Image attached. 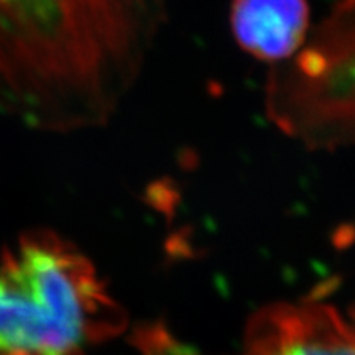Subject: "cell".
Here are the masks:
<instances>
[{
  "instance_id": "obj_1",
  "label": "cell",
  "mask_w": 355,
  "mask_h": 355,
  "mask_svg": "<svg viewBox=\"0 0 355 355\" xmlns=\"http://www.w3.org/2000/svg\"><path fill=\"white\" fill-rule=\"evenodd\" d=\"M166 19V0H0V104L33 127L102 125Z\"/></svg>"
},
{
  "instance_id": "obj_2",
  "label": "cell",
  "mask_w": 355,
  "mask_h": 355,
  "mask_svg": "<svg viewBox=\"0 0 355 355\" xmlns=\"http://www.w3.org/2000/svg\"><path fill=\"white\" fill-rule=\"evenodd\" d=\"M127 327L94 265L56 234L30 232L0 255V355H86Z\"/></svg>"
},
{
  "instance_id": "obj_5",
  "label": "cell",
  "mask_w": 355,
  "mask_h": 355,
  "mask_svg": "<svg viewBox=\"0 0 355 355\" xmlns=\"http://www.w3.org/2000/svg\"><path fill=\"white\" fill-rule=\"evenodd\" d=\"M309 17L308 0H232L230 28L243 51L273 64L303 46Z\"/></svg>"
},
{
  "instance_id": "obj_6",
  "label": "cell",
  "mask_w": 355,
  "mask_h": 355,
  "mask_svg": "<svg viewBox=\"0 0 355 355\" xmlns=\"http://www.w3.org/2000/svg\"><path fill=\"white\" fill-rule=\"evenodd\" d=\"M340 6L344 7H350V8H355V0H339Z\"/></svg>"
},
{
  "instance_id": "obj_3",
  "label": "cell",
  "mask_w": 355,
  "mask_h": 355,
  "mask_svg": "<svg viewBox=\"0 0 355 355\" xmlns=\"http://www.w3.org/2000/svg\"><path fill=\"white\" fill-rule=\"evenodd\" d=\"M268 117L306 145L355 144V8L334 3L291 58L273 63Z\"/></svg>"
},
{
  "instance_id": "obj_4",
  "label": "cell",
  "mask_w": 355,
  "mask_h": 355,
  "mask_svg": "<svg viewBox=\"0 0 355 355\" xmlns=\"http://www.w3.org/2000/svg\"><path fill=\"white\" fill-rule=\"evenodd\" d=\"M239 355H355V304L347 314L318 298L266 304L248 319Z\"/></svg>"
}]
</instances>
